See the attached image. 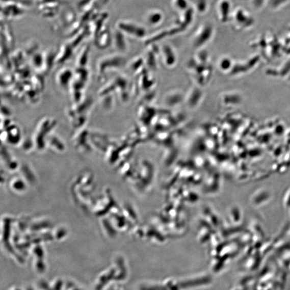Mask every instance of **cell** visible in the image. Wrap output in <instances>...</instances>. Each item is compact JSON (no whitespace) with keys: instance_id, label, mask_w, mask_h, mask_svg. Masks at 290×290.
I'll use <instances>...</instances> for the list:
<instances>
[{"instance_id":"obj_1","label":"cell","mask_w":290,"mask_h":290,"mask_svg":"<svg viewBox=\"0 0 290 290\" xmlns=\"http://www.w3.org/2000/svg\"><path fill=\"white\" fill-rule=\"evenodd\" d=\"M74 76V72L71 69L63 68L58 73L57 82L62 88H66L71 84Z\"/></svg>"},{"instance_id":"obj_2","label":"cell","mask_w":290,"mask_h":290,"mask_svg":"<svg viewBox=\"0 0 290 290\" xmlns=\"http://www.w3.org/2000/svg\"><path fill=\"white\" fill-rule=\"evenodd\" d=\"M72 48L70 46H64L62 47L61 51L58 54L57 57H56V62L58 64H62L69 59L72 55Z\"/></svg>"},{"instance_id":"obj_3","label":"cell","mask_w":290,"mask_h":290,"mask_svg":"<svg viewBox=\"0 0 290 290\" xmlns=\"http://www.w3.org/2000/svg\"><path fill=\"white\" fill-rule=\"evenodd\" d=\"M88 51V47L86 46L84 47V49L82 50L81 53L79 54L76 61V64L78 67L84 68L87 64Z\"/></svg>"}]
</instances>
